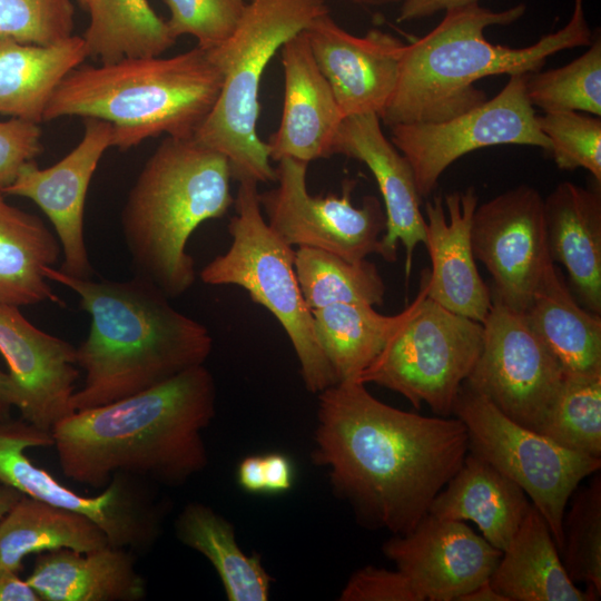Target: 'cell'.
<instances>
[{
    "label": "cell",
    "mask_w": 601,
    "mask_h": 601,
    "mask_svg": "<svg viewBox=\"0 0 601 601\" xmlns=\"http://www.w3.org/2000/svg\"><path fill=\"white\" fill-rule=\"evenodd\" d=\"M79 144L58 162L39 168L26 164L16 180L2 193L32 200L50 220L63 256L59 269L79 278H91L85 240V206L90 181L105 151L112 147V125L85 118Z\"/></svg>",
    "instance_id": "obj_16"
},
{
    "label": "cell",
    "mask_w": 601,
    "mask_h": 601,
    "mask_svg": "<svg viewBox=\"0 0 601 601\" xmlns=\"http://www.w3.org/2000/svg\"><path fill=\"white\" fill-rule=\"evenodd\" d=\"M457 601H509L504 595L496 591L490 582V579L482 582L471 591L459 598Z\"/></svg>",
    "instance_id": "obj_48"
},
{
    "label": "cell",
    "mask_w": 601,
    "mask_h": 601,
    "mask_svg": "<svg viewBox=\"0 0 601 601\" xmlns=\"http://www.w3.org/2000/svg\"><path fill=\"white\" fill-rule=\"evenodd\" d=\"M216 384L205 365L140 393L75 411L51 430L66 477L95 489L115 474L178 485L203 471V431L216 413Z\"/></svg>",
    "instance_id": "obj_2"
},
{
    "label": "cell",
    "mask_w": 601,
    "mask_h": 601,
    "mask_svg": "<svg viewBox=\"0 0 601 601\" xmlns=\"http://www.w3.org/2000/svg\"><path fill=\"white\" fill-rule=\"evenodd\" d=\"M235 215L228 224L229 248L199 273L207 285H236L265 307L285 331L311 393L337 383L315 334L314 318L295 272V250L268 226L262 213L258 184L239 180Z\"/></svg>",
    "instance_id": "obj_8"
},
{
    "label": "cell",
    "mask_w": 601,
    "mask_h": 601,
    "mask_svg": "<svg viewBox=\"0 0 601 601\" xmlns=\"http://www.w3.org/2000/svg\"><path fill=\"white\" fill-rule=\"evenodd\" d=\"M53 446L51 432L22 418L0 422V483L23 495L79 513L95 522L110 545L146 551L156 543L164 508L142 479L115 474L98 495H80L39 467L26 454L31 447Z\"/></svg>",
    "instance_id": "obj_11"
},
{
    "label": "cell",
    "mask_w": 601,
    "mask_h": 601,
    "mask_svg": "<svg viewBox=\"0 0 601 601\" xmlns=\"http://www.w3.org/2000/svg\"><path fill=\"white\" fill-rule=\"evenodd\" d=\"M479 3V0H403L397 21L405 22L430 17L441 10Z\"/></svg>",
    "instance_id": "obj_44"
},
{
    "label": "cell",
    "mask_w": 601,
    "mask_h": 601,
    "mask_svg": "<svg viewBox=\"0 0 601 601\" xmlns=\"http://www.w3.org/2000/svg\"><path fill=\"white\" fill-rule=\"evenodd\" d=\"M277 186L259 193L260 208L270 229L287 245L333 253L348 262L371 254L382 256L386 218L381 201L365 196L352 204L355 180L343 183L342 195L316 197L307 190L308 164L292 158L277 161Z\"/></svg>",
    "instance_id": "obj_13"
},
{
    "label": "cell",
    "mask_w": 601,
    "mask_h": 601,
    "mask_svg": "<svg viewBox=\"0 0 601 601\" xmlns=\"http://www.w3.org/2000/svg\"><path fill=\"white\" fill-rule=\"evenodd\" d=\"M39 125L19 118L0 120V191L16 180L26 164L42 152Z\"/></svg>",
    "instance_id": "obj_41"
},
{
    "label": "cell",
    "mask_w": 601,
    "mask_h": 601,
    "mask_svg": "<svg viewBox=\"0 0 601 601\" xmlns=\"http://www.w3.org/2000/svg\"><path fill=\"white\" fill-rule=\"evenodd\" d=\"M326 13V0H247L235 31L208 49L223 83L194 138L227 158L234 179L276 181L267 144L257 134L260 80L277 50Z\"/></svg>",
    "instance_id": "obj_7"
},
{
    "label": "cell",
    "mask_w": 601,
    "mask_h": 601,
    "mask_svg": "<svg viewBox=\"0 0 601 601\" xmlns=\"http://www.w3.org/2000/svg\"><path fill=\"white\" fill-rule=\"evenodd\" d=\"M87 58L80 36L49 46L0 37V115L40 124L57 87Z\"/></svg>",
    "instance_id": "obj_27"
},
{
    "label": "cell",
    "mask_w": 601,
    "mask_h": 601,
    "mask_svg": "<svg viewBox=\"0 0 601 601\" xmlns=\"http://www.w3.org/2000/svg\"><path fill=\"white\" fill-rule=\"evenodd\" d=\"M538 433L564 449L601 459V372L564 373Z\"/></svg>",
    "instance_id": "obj_35"
},
{
    "label": "cell",
    "mask_w": 601,
    "mask_h": 601,
    "mask_svg": "<svg viewBox=\"0 0 601 601\" xmlns=\"http://www.w3.org/2000/svg\"><path fill=\"white\" fill-rule=\"evenodd\" d=\"M280 51L284 104L278 129L266 142L269 158L275 161L292 158L307 164L327 158L333 155L344 116L304 30L287 40Z\"/></svg>",
    "instance_id": "obj_22"
},
{
    "label": "cell",
    "mask_w": 601,
    "mask_h": 601,
    "mask_svg": "<svg viewBox=\"0 0 601 601\" xmlns=\"http://www.w3.org/2000/svg\"><path fill=\"white\" fill-rule=\"evenodd\" d=\"M471 243L494 282V297L524 313L552 262L546 243L543 198L525 184L476 206Z\"/></svg>",
    "instance_id": "obj_15"
},
{
    "label": "cell",
    "mask_w": 601,
    "mask_h": 601,
    "mask_svg": "<svg viewBox=\"0 0 601 601\" xmlns=\"http://www.w3.org/2000/svg\"><path fill=\"white\" fill-rule=\"evenodd\" d=\"M19 308L0 302V354L16 386L21 418L51 432L75 412L76 347L35 326Z\"/></svg>",
    "instance_id": "obj_18"
},
{
    "label": "cell",
    "mask_w": 601,
    "mask_h": 601,
    "mask_svg": "<svg viewBox=\"0 0 601 601\" xmlns=\"http://www.w3.org/2000/svg\"><path fill=\"white\" fill-rule=\"evenodd\" d=\"M22 495L18 490L0 483V521Z\"/></svg>",
    "instance_id": "obj_49"
},
{
    "label": "cell",
    "mask_w": 601,
    "mask_h": 601,
    "mask_svg": "<svg viewBox=\"0 0 601 601\" xmlns=\"http://www.w3.org/2000/svg\"><path fill=\"white\" fill-rule=\"evenodd\" d=\"M72 0H0V37L49 46L73 36Z\"/></svg>",
    "instance_id": "obj_39"
},
{
    "label": "cell",
    "mask_w": 601,
    "mask_h": 601,
    "mask_svg": "<svg viewBox=\"0 0 601 601\" xmlns=\"http://www.w3.org/2000/svg\"><path fill=\"white\" fill-rule=\"evenodd\" d=\"M26 582L41 601H140L147 594L132 551L110 544L37 554Z\"/></svg>",
    "instance_id": "obj_24"
},
{
    "label": "cell",
    "mask_w": 601,
    "mask_h": 601,
    "mask_svg": "<svg viewBox=\"0 0 601 601\" xmlns=\"http://www.w3.org/2000/svg\"><path fill=\"white\" fill-rule=\"evenodd\" d=\"M334 154L362 161L373 174L383 197L386 218L381 257L394 263L397 244L401 243L405 249V275L408 277L414 249L425 242L422 197L411 165L384 135L376 114L344 118L334 139Z\"/></svg>",
    "instance_id": "obj_21"
},
{
    "label": "cell",
    "mask_w": 601,
    "mask_h": 601,
    "mask_svg": "<svg viewBox=\"0 0 601 601\" xmlns=\"http://www.w3.org/2000/svg\"><path fill=\"white\" fill-rule=\"evenodd\" d=\"M43 272L50 282L77 294L90 316L88 336L76 347L85 380L72 395L73 411L140 393L209 357L213 337L207 327L177 311L142 278L95 280L55 266Z\"/></svg>",
    "instance_id": "obj_3"
},
{
    "label": "cell",
    "mask_w": 601,
    "mask_h": 601,
    "mask_svg": "<svg viewBox=\"0 0 601 601\" xmlns=\"http://www.w3.org/2000/svg\"><path fill=\"white\" fill-rule=\"evenodd\" d=\"M263 456L265 493L278 494L287 492L294 484V467L283 453H267Z\"/></svg>",
    "instance_id": "obj_43"
},
{
    "label": "cell",
    "mask_w": 601,
    "mask_h": 601,
    "mask_svg": "<svg viewBox=\"0 0 601 601\" xmlns=\"http://www.w3.org/2000/svg\"><path fill=\"white\" fill-rule=\"evenodd\" d=\"M577 491V490H575ZM560 550L569 578L601 594V477L578 490L563 515Z\"/></svg>",
    "instance_id": "obj_37"
},
{
    "label": "cell",
    "mask_w": 601,
    "mask_h": 601,
    "mask_svg": "<svg viewBox=\"0 0 601 601\" xmlns=\"http://www.w3.org/2000/svg\"><path fill=\"white\" fill-rule=\"evenodd\" d=\"M358 380L318 393L313 461L358 521L393 535L410 532L469 452L465 425L390 406Z\"/></svg>",
    "instance_id": "obj_1"
},
{
    "label": "cell",
    "mask_w": 601,
    "mask_h": 601,
    "mask_svg": "<svg viewBox=\"0 0 601 601\" xmlns=\"http://www.w3.org/2000/svg\"><path fill=\"white\" fill-rule=\"evenodd\" d=\"M416 304L358 381L423 403L439 416H452L463 383L483 344L482 323L453 313L426 296L421 279Z\"/></svg>",
    "instance_id": "obj_9"
},
{
    "label": "cell",
    "mask_w": 601,
    "mask_h": 601,
    "mask_svg": "<svg viewBox=\"0 0 601 601\" xmlns=\"http://www.w3.org/2000/svg\"><path fill=\"white\" fill-rule=\"evenodd\" d=\"M452 415L465 425L469 452L525 492L548 523L560 552L568 502L582 480L600 471L601 459L564 449L518 424L465 382Z\"/></svg>",
    "instance_id": "obj_10"
},
{
    "label": "cell",
    "mask_w": 601,
    "mask_h": 601,
    "mask_svg": "<svg viewBox=\"0 0 601 601\" xmlns=\"http://www.w3.org/2000/svg\"><path fill=\"white\" fill-rule=\"evenodd\" d=\"M223 75L199 46L171 57L80 65L55 90L43 121L96 118L112 125V147L128 150L166 135L193 138L220 92Z\"/></svg>",
    "instance_id": "obj_6"
},
{
    "label": "cell",
    "mask_w": 601,
    "mask_h": 601,
    "mask_svg": "<svg viewBox=\"0 0 601 601\" xmlns=\"http://www.w3.org/2000/svg\"><path fill=\"white\" fill-rule=\"evenodd\" d=\"M524 315L564 373L601 372V317L580 306L553 263L543 272Z\"/></svg>",
    "instance_id": "obj_28"
},
{
    "label": "cell",
    "mask_w": 601,
    "mask_h": 601,
    "mask_svg": "<svg viewBox=\"0 0 601 601\" xmlns=\"http://www.w3.org/2000/svg\"><path fill=\"white\" fill-rule=\"evenodd\" d=\"M239 486L249 493H265L264 467L262 455H249L237 467Z\"/></svg>",
    "instance_id": "obj_45"
},
{
    "label": "cell",
    "mask_w": 601,
    "mask_h": 601,
    "mask_svg": "<svg viewBox=\"0 0 601 601\" xmlns=\"http://www.w3.org/2000/svg\"><path fill=\"white\" fill-rule=\"evenodd\" d=\"M474 187L434 195L425 203V242L432 268L422 275L426 296L444 308L483 323L492 294L472 249L471 225L477 206Z\"/></svg>",
    "instance_id": "obj_20"
},
{
    "label": "cell",
    "mask_w": 601,
    "mask_h": 601,
    "mask_svg": "<svg viewBox=\"0 0 601 601\" xmlns=\"http://www.w3.org/2000/svg\"><path fill=\"white\" fill-rule=\"evenodd\" d=\"M482 326V349L465 383L509 418L538 432L562 386V366L524 313L494 296Z\"/></svg>",
    "instance_id": "obj_14"
},
{
    "label": "cell",
    "mask_w": 601,
    "mask_h": 601,
    "mask_svg": "<svg viewBox=\"0 0 601 601\" xmlns=\"http://www.w3.org/2000/svg\"><path fill=\"white\" fill-rule=\"evenodd\" d=\"M357 2H363V3H370V4H380V3H385V2H388V1H396V0H355Z\"/></svg>",
    "instance_id": "obj_50"
},
{
    "label": "cell",
    "mask_w": 601,
    "mask_h": 601,
    "mask_svg": "<svg viewBox=\"0 0 601 601\" xmlns=\"http://www.w3.org/2000/svg\"><path fill=\"white\" fill-rule=\"evenodd\" d=\"M414 298L396 315L367 304H336L312 311L317 342L337 382L357 380L408 318Z\"/></svg>",
    "instance_id": "obj_32"
},
{
    "label": "cell",
    "mask_w": 601,
    "mask_h": 601,
    "mask_svg": "<svg viewBox=\"0 0 601 601\" xmlns=\"http://www.w3.org/2000/svg\"><path fill=\"white\" fill-rule=\"evenodd\" d=\"M87 1H88V0H77V2L79 3V6H80L81 8H83V9H86V7H87Z\"/></svg>",
    "instance_id": "obj_51"
},
{
    "label": "cell",
    "mask_w": 601,
    "mask_h": 601,
    "mask_svg": "<svg viewBox=\"0 0 601 601\" xmlns=\"http://www.w3.org/2000/svg\"><path fill=\"white\" fill-rule=\"evenodd\" d=\"M542 134L560 169L588 170L601 183V119L578 111L545 112L538 116Z\"/></svg>",
    "instance_id": "obj_38"
},
{
    "label": "cell",
    "mask_w": 601,
    "mask_h": 601,
    "mask_svg": "<svg viewBox=\"0 0 601 601\" xmlns=\"http://www.w3.org/2000/svg\"><path fill=\"white\" fill-rule=\"evenodd\" d=\"M17 392L9 373L0 368V422L10 418V413L16 407Z\"/></svg>",
    "instance_id": "obj_47"
},
{
    "label": "cell",
    "mask_w": 601,
    "mask_h": 601,
    "mask_svg": "<svg viewBox=\"0 0 601 601\" xmlns=\"http://www.w3.org/2000/svg\"><path fill=\"white\" fill-rule=\"evenodd\" d=\"M531 504L515 482L467 452L457 472L431 502L427 513L440 519L472 521L490 544L503 551Z\"/></svg>",
    "instance_id": "obj_25"
},
{
    "label": "cell",
    "mask_w": 601,
    "mask_h": 601,
    "mask_svg": "<svg viewBox=\"0 0 601 601\" xmlns=\"http://www.w3.org/2000/svg\"><path fill=\"white\" fill-rule=\"evenodd\" d=\"M178 540L203 554L216 570L229 601H267L273 578L258 554L247 555L233 524L199 502L188 503L175 521Z\"/></svg>",
    "instance_id": "obj_31"
},
{
    "label": "cell",
    "mask_w": 601,
    "mask_h": 601,
    "mask_svg": "<svg viewBox=\"0 0 601 601\" xmlns=\"http://www.w3.org/2000/svg\"><path fill=\"white\" fill-rule=\"evenodd\" d=\"M231 178L224 155L194 137L166 136L141 168L120 214L135 276L168 298L195 284L188 239L199 225L221 218L234 205Z\"/></svg>",
    "instance_id": "obj_5"
},
{
    "label": "cell",
    "mask_w": 601,
    "mask_h": 601,
    "mask_svg": "<svg viewBox=\"0 0 601 601\" xmlns=\"http://www.w3.org/2000/svg\"><path fill=\"white\" fill-rule=\"evenodd\" d=\"M552 262L565 268L583 306L601 314V194L572 181L559 183L543 199Z\"/></svg>",
    "instance_id": "obj_23"
},
{
    "label": "cell",
    "mask_w": 601,
    "mask_h": 601,
    "mask_svg": "<svg viewBox=\"0 0 601 601\" xmlns=\"http://www.w3.org/2000/svg\"><path fill=\"white\" fill-rule=\"evenodd\" d=\"M338 600L341 601H423L410 579L400 570L373 565L355 571Z\"/></svg>",
    "instance_id": "obj_42"
},
{
    "label": "cell",
    "mask_w": 601,
    "mask_h": 601,
    "mask_svg": "<svg viewBox=\"0 0 601 601\" xmlns=\"http://www.w3.org/2000/svg\"><path fill=\"white\" fill-rule=\"evenodd\" d=\"M304 32L344 118L381 117L395 90L406 43L377 29L353 36L328 13L316 18Z\"/></svg>",
    "instance_id": "obj_19"
},
{
    "label": "cell",
    "mask_w": 601,
    "mask_h": 601,
    "mask_svg": "<svg viewBox=\"0 0 601 601\" xmlns=\"http://www.w3.org/2000/svg\"><path fill=\"white\" fill-rule=\"evenodd\" d=\"M525 76H510L492 99L451 119L390 126V140L411 165L422 198L434 191L447 167L476 149L523 145L549 151L525 92Z\"/></svg>",
    "instance_id": "obj_12"
},
{
    "label": "cell",
    "mask_w": 601,
    "mask_h": 601,
    "mask_svg": "<svg viewBox=\"0 0 601 601\" xmlns=\"http://www.w3.org/2000/svg\"><path fill=\"white\" fill-rule=\"evenodd\" d=\"M0 601H41L18 573L0 570Z\"/></svg>",
    "instance_id": "obj_46"
},
{
    "label": "cell",
    "mask_w": 601,
    "mask_h": 601,
    "mask_svg": "<svg viewBox=\"0 0 601 601\" xmlns=\"http://www.w3.org/2000/svg\"><path fill=\"white\" fill-rule=\"evenodd\" d=\"M89 23L82 39L88 58L100 63L158 57L177 39L148 0H88Z\"/></svg>",
    "instance_id": "obj_33"
},
{
    "label": "cell",
    "mask_w": 601,
    "mask_h": 601,
    "mask_svg": "<svg viewBox=\"0 0 601 601\" xmlns=\"http://www.w3.org/2000/svg\"><path fill=\"white\" fill-rule=\"evenodd\" d=\"M108 544L87 516L22 495L0 521V570L19 574L30 554L60 549L85 553Z\"/></svg>",
    "instance_id": "obj_30"
},
{
    "label": "cell",
    "mask_w": 601,
    "mask_h": 601,
    "mask_svg": "<svg viewBox=\"0 0 601 601\" xmlns=\"http://www.w3.org/2000/svg\"><path fill=\"white\" fill-rule=\"evenodd\" d=\"M4 196L0 191V302L18 307L60 304L43 272L59 259L58 237L41 218Z\"/></svg>",
    "instance_id": "obj_29"
},
{
    "label": "cell",
    "mask_w": 601,
    "mask_h": 601,
    "mask_svg": "<svg viewBox=\"0 0 601 601\" xmlns=\"http://www.w3.org/2000/svg\"><path fill=\"white\" fill-rule=\"evenodd\" d=\"M295 272L311 311L336 304L382 305L384 280L372 262H348L333 253L298 247Z\"/></svg>",
    "instance_id": "obj_34"
},
{
    "label": "cell",
    "mask_w": 601,
    "mask_h": 601,
    "mask_svg": "<svg viewBox=\"0 0 601 601\" xmlns=\"http://www.w3.org/2000/svg\"><path fill=\"white\" fill-rule=\"evenodd\" d=\"M525 9L520 3L493 11L474 3L446 10L433 30L405 45L397 83L381 121L393 126L451 119L487 100L485 92L474 86L477 80L534 72L548 57L592 43L583 0H574L563 28L529 47L493 45L484 37L487 27L511 24Z\"/></svg>",
    "instance_id": "obj_4"
},
{
    "label": "cell",
    "mask_w": 601,
    "mask_h": 601,
    "mask_svg": "<svg viewBox=\"0 0 601 601\" xmlns=\"http://www.w3.org/2000/svg\"><path fill=\"white\" fill-rule=\"evenodd\" d=\"M170 18L167 21L175 39L193 36L197 46L214 49L235 31L246 0H165Z\"/></svg>",
    "instance_id": "obj_40"
},
{
    "label": "cell",
    "mask_w": 601,
    "mask_h": 601,
    "mask_svg": "<svg viewBox=\"0 0 601 601\" xmlns=\"http://www.w3.org/2000/svg\"><path fill=\"white\" fill-rule=\"evenodd\" d=\"M532 107L543 112L578 111L601 116V40L570 63L525 76Z\"/></svg>",
    "instance_id": "obj_36"
},
{
    "label": "cell",
    "mask_w": 601,
    "mask_h": 601,
    "mask_svg": "<svg viewBox=\"0 0 601 601\" xmlns=\"http://www.w3.org/2000/svg\"><path fill=\"white\" fill-rule=\"evenodd\" d=\"M382 551L423 601H457L490 579L502 555L464 521L430 513L410 532L385 541Z\"/></svg>",
    "instance_id": "obj_17"
},
{
    "label": "cell",
    "mask_w": 601,
    "mask_h": 601,
    "mask_svg": "<svg viewBox=\"0 0 601 601\" xmlns=\"http://www.w3.org/2000/svg\"><path fill=\"white\" fill-rule=\"evenodd\" d=\"M509 601H595L593 588L580 590L569 578L544 518L531 504L490 577Z\"/></svg>",
    "instance_id": "obj_26"
}]
</instances>
